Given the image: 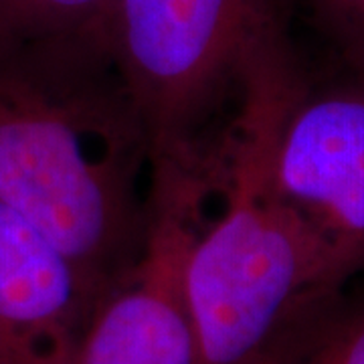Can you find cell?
I'll list each match as a JSON object with an SVG mask.
<instances>
[{"label":"cell","instance_id":"cell-5","mask_svg":"<svg viewBox=\"0 0 364 364\" xmlns=\"http://www.w3.org/2000/svg\"><path fill=\"white\" fill-rule=\"evenodd\" d=\"M279 195L344 267L364 272V77L304 79L275 146Z\"/></svg>","mask_w":364,"mask_h":364},{"label":"cell","instance_id":"cell-4","mask_svg":"<svg viewBox=\"0 0 364 364\" xmlns=\"http://www.w3.org/2000/svg\"><path fill=\"white\" fill-rule=\"evenodd\" d=\"M210 191L207 168H152L142 247L93 301L75 364H198L186 269Z\"/></svg>","mask_w":364,"mask_h":364},{"label":"cell","instance_id":"cell-2","mask_svg":"<svg viewBox=\"0 0 364 364\" xmlns=\"http://www.w3.org/2000/svg\"><path fill=\"white\" fill-rule=\"evenodd\" d=\"M152 158L107 49L0 51V203L77 267L93 298L136 259Z\"/></svg>","mask_w":364,"mask_h":364},{"label":"cell","instance_id":"cell-9","mask_svg":"<svg viewBox=\"0 0 364 364\" xmlns=\"http://www.w3.org/2000/svg\"><path fill=\"white\" fill-rule=\"evenodd\" d=\"M346 71L364 77V0H306Z\"/></svg>","mask_w":364,"mask_h":364},{"label":"cell","instance_id":"cell-6","mask_svg":"<svg viewBox=\"0 0 364 364\" xmlns=\"http://www.w3.org/2000/svg\"><path fill=\"white\" fill-rule=\"evenodd\" d=\"M93 301L51 237L0 203V364H75Z\"/></svg>","mask_w":364,"mask_h":364},{"label":"cell","instance_id":"cell-8","mask_svg":"<svg viewBox=\"0 0 364 364\" xmlns=\"http://www.w3.org/2000/svg\"><path fill=\"white\" fill-rule=\"evenodd\" d=\"M273 364H364V304L346 308L338 299Z\"/></svg>","mask_w":364,"mask_h":364},{"label":"cell","instance_id":"cell-1","mask_svg":"<svg viewBox=\"0 0 364 364\" xmlns=\"http://www.w3.org/2000/svg\"><path fill=\"white\" fill-rule=\"evenodd\" d=\"M308 77L287 14L261 31L243 93L210 156L221 198L205 219L186 269L198 364H273L340 299L352 275L275 184V146Z\"/></svg>","mask_w":364,"mask_h":364},{"label":"cell","instance_id":"cell-3","mask_svg":"<svg viewBox=\"0 0 364 364\" xmlns=\"http://www.w3.org/2000/svg\"><path fill=\"white\" fill-rule=\"evenodd\" d=\"M282 9L284 0H116L107 51L142 122L152 168L207 162L219 144L215 122L235 112L253 43Z\"/></svg>","mask_w":364,"mask_h":364},{"label":"cell","instance_id":"cell-7","mask_svg":"<svg viewBox=\"0 0 364 364\" xmlns=\"http://www.w3.org/2000/svg\"><path fill=\"white\" fill-rule=\"evenodd\" d=\"M116 0H0V51L104 47Z\"/></svg>","mask_w":364,"mask_h":364}]
</instances>
